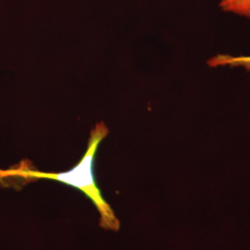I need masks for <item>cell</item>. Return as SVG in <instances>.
I'll return each mask as SVG.
<instances>
[{
	"label": "cell",
	"mask_w": 250,
	"mask_h": 250,
	"mask_svg": "<svg viewBox=\"0 0 250 250\" xmlns=\"http://www.w3.org/2000/svg\"><path fill=\"white\" fill-rule=\"evenodd\" d=\"M108 134V129L103 123L91 131L86 151L80 161L71 170L63 172H45L33 170L22 161L8 170H0V187H11L12 183L26 184L40 179H49L78 189L97 208L100 214V226L106 230L118 231L120 222L111 207L105 200L98 186L94 172L95 158L99 145Z\"/></svg>",
	"instance_id": "obj_1"
},
{
	"label": "cell",
	"mask_w": 250,
	"mask_h": 250,
	"mask_svg": "<svg viewBox=\"0 0 250 250\" xmlns=\"http://www.w3.org/2000/svg\"><path fill=\"white\" fill-rule=\"evenodd\" d=\"M207 64L210 68H243L247 72H250V56H232L228 54H219L211 57Z\"/></svg>",
	"instance_id": "obj_2"
},
{
	"label": "cell",
	"mask_w": 250,
	"mask_h": 250,
	"mask_svg": "<svg viewBox=\"0 0 250 250\" xmlns=\"http://www.w3.org/2000/svg\"><path fill=\"white\" fill-rule=\"evenodd\" d=\"M223 11L248 19L250 21V0H219Z\"/></svg>",
	"instance_id": "obj_3"
}]
</instances>
